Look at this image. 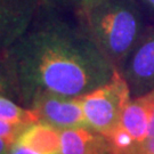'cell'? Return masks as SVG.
I'll list each match as a JSON object with an SVG mask.
<instances>
[{"label":"cell","instance_id":"6da1fadb","mask_svg":"<svg viewBox=\"0 0 154 154\" xmlns=\"http://www.w3.org/2000/svg\"><path fill=\"white\" fill-rule=\"evenodd\" d=\"M45 2L0 58L8 91L28 109L45 94L82 96L105 85L116 70L79 20L65 18Z\"/></svg>","mask_w":154,"mask_h":154},{"label":"cell","instance_id":"7a4b0ae2","mask_svg":"<svg viewBox=\"0 0 154 154\" xmlns=\"http://www.w3.org/2000/svg\"><path fill=\"white\" fill-rule=\"evenodd\" d=\"M77 7L79 22L114 66L125 62L145 34L138 0H87Z\"/></svg>","mask_w":154,"mask_h":154},{"label":"cell","instance_id":"3957f363","mask_svg":"<svg viewBox=\"0 0 154 154\" xmlns=\"http://www.w3.org/2000/svg\"><path fill=\"white\" fill-rule=\"evenodd\" d=\"M130 88L119 71L107 82L80 96L87 125L105 137L120 126L122 111L130 100Z\"/></svg>","mask_w":154,"mask_h":154},{"label":"cell","instance_id":"277c9868","mask_svg":"<svg viewBox=\"0 0 154 154\" xmlns=\"http://www.w3.org/2000/svg\"><path fill=\"white\" fill-rule=\"evenodd\" d=\"M123 63L121 74L130 93L139 97L154 90V30L144 34Z\"/></svg>","mask_w":154,"mask_h":154},{"label":"cell","instance_id":"5b68a950","mask_svg":"<svg viewBox=\"0 0 154 154\" xmlns=\"http://www.w3.org/2000/svg\"><path fill=\"white\" fill-rule=\"evenodd\" d=\"M29 109L37 112L40 121L47 122L58 129L88 127L80 96L66 97L55 94H45L34 99Z\"/></svg>","mask_w":154,"mask_h":154},{"label":"cell","instance_id":"8992f818","mask_svg":"<svg viewBox=\"0 0 154 154\" xmlns=\"http://www.w3.org/2000/svg\"><path fill=\"white\" fill-rule=\"evenodd\" d=\"M44 0H0V58L32 23Z\"/></svg>","mask_w":154,"mask_h":154},{"label":"cell","instance_id":"52a82bcc","mask_svg":"<svg viewBox=\"0 0 154 154\" xmlns=\"http://www.w3.org/2000/svg\"><path fill=\"white\" fill-rule=\"evenodd\" d=\"M88 127L61 129L60 154H106L111 152L107 138Z\"/></svg>","mask_w":154,"mask_h":154},{"label":"cell","instance_id":"ba28073f","mask_svg":"<svg viewBox=\"0 0 154 154\" xmlns=\"http://www.w3.org/2000/svg\"><path fill=\"white\" fill-rule=\"evenodd\" d=\"M15 144L29 146L42 154H60L61 129L44 121L34 122L23 130Z\"/></svg>","mask_w":154,"mask_h":154},{"label":"cell","instance_id":"9c48e42d","mask_svg":"<svg viewBox=\"0 0 154 154\" xmlns=\"http://www.w3.org/2000/svg\"><path fill=\"white\" fill-rule=\"evenodd\" d=\"M149 99L147 95L129 100L122 111L121 125L138 143L149 137Z\"/></svg>","mask_w":154,"mask_h":154},{"label":"cell","instance_id":"30bf717a","mask_svg":"<svg viewBox=\"0 0 154 154\" xmlns=\"http://www.w3.org/2000/svg\"><path fill=\"white\" fill-rule=\"evenodd\" d=\"M0 120L30 126L40 121L37 112L32 109L23 107L11 99L0 94Z\"/></svg>","mask_w":154,"mask_h":154},{"label":"cell","instance_id":"8fae6325","mask_svg":"<svg viewBox=\"0 0 154 154\" xmlns=\"http://www.w3.org/2000/svg\"><path fill=\"white\" fill-rule=\"evenodd\" d=\"M106 138L112 154H137L138 142L121 125Z\"/></svg>","mask_w":154,"mask_h":154},{"label":"cell","instance_id":"7c38bea8","mask_svg":"<svg viewBox=\"0 0 154 154\" xmlns=\"http://www.w3.org/2000/svg\"><path fill=\"white\" fill-rule=\"evenodd\" d=\"M28 126H24L21 123L0 120V138L5 139L11 144H15L18 136Z\"/></svg>","mask_w":154,"mask_h":154},{"label":"cell","instance_id":"4fadbf2b","mask_svg":"<svg viewBox=\"0 0 154 154\" xmlns=\"http://www.w3.org/2000/svg\"><path fill=\"white\" fill-rule=\"evenodd\" d=\"M137 154H154V136L147 137L144 142L138 143Z\"/></svg>","mask_w":154,"mask_h":154},{"label":"cell","instance_id":"5bb4252c","mask_svg":"<svg viewBox=\"0 0 154 154\" xmlns=\"http://www.w3.org/2000/svg\"><path fill=\"white\" fill-rule=\"evenodd\" d=\"M11 154H42L35 151V149H31L25 145H20V144H14L11 147Z\"/></svg>","mask_w":154,"mask_h":154},{"label":"cell","instance_id":"9a60e30c","mask_svg":"<svg viewBox=\"0 0 154 154\" xmlns=\"http://www.w3.org/2000/svg\"><path fill=\"white\" fill-rule=\"evenodd\" d=\"M14 144L7 142L5 139L0 138V154H11V147Z\"/></svg>","mask_w":154,"mask_h":154},{"label":"cell","instance_id":"2e32d148","mask_svg":"<svg viewBox=\"0 0 154 154\" xmlns=\"http://www.w3.org/2000/svg\"><path fill=\"white\" fill-rule=\"evenodd\" d=\"M140 6L154 15V0H138Z\"/></svg>","mask_w":154,"mask_h":154},{"label":"cell","instance_id":"e0dca14e","mask_svg":"<svg viewBox=\"0 0 154 154\" xmlns=\"http://www.w3.org/2000/svg\"><path fill=\"white\" fill-rule=\"evenodd\" d=\"M6 91H8L7 83H6L5 77H4V73H2V70H1V65H0V94L6 93Z\"/></svg>","mask_w":154,"mask_h":154}]
</instances>
